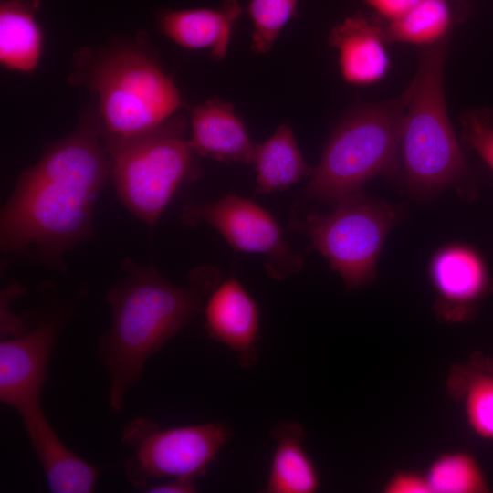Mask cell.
Here are the masks:
<instances>
[{
  "instance_id": "6da1fadb",
  "label": "cell",
  "mask_w": 493,
  "mask_h": 493,
  "mask_svg": "<svg viewBox=\"0 0 493 493\" xmlns=\"http://www.w3.org/2000/svg\"><path fill=\"white\" fill-rule=\"evenodd\" d=\"M110 169L92 126L48 148L1 210L2 253L64 269L65 252L94 236V207Z\"/></svg>"
},
{
  "instance_id": "7a4b0ae2",
  "label": "cell",
  "mask_w": 493,
  "mask_h": 493,
  "mask_svg": "<svg viewBox=\"0 0 493 493\" xmlns=\"http://www.w3.org/2000/svg\"><path fill=\"white\" fill-rule=\"evenodd\" d=\"M125 277L108 291L111 325L100 341L99 356L109 376V406L122 409L125 395L141 379L145 362L201 309L218 285L213 267L193 269L188 284L169 282L152 266L130 259Z\"/></svg>"
},
{
  "instance_id": "3957f363",
  "label": "cell",
  "mask_w": 493,
  "mask_h": 493,
  "mask_svg": "<svg viewBox=\"0 0 493 493\" xmlns=\"http://www.w3.org/2000/svg\"><path fill=\"white\" fill-rule=\"evenodd\" d=\"M448 42L446 37L421 53L403 123V178L408 193L419 199L448 187L462 193L471 174L446 107L443 71Z\"/></svg>"
},
{
  "instance_id": "277c9868",
  "label": "cell",
  "mask_w": 493,
  "mask_h": 493,
  "mask_svg": "<svg viewBox=\"0 0 493 493\" xmlns=\"http://www.w3.org/2000/svg\"><path fill=\"white\" fill-rule=\"evenodd\" d=\"M412 83L396 98L354 107L330 137L305 190L308 199L337 204L375 176L397 179Z\"/></svg>"
},
{
  "instance_id": "5b68a950",
  "label": "cell",
  "mask_w": 493,
  "mask_h": 493,
  "mask_svg": "<svg viewBox=\"0 0 493 493\" xmlns=\"http://www.w3.org/2000/svg\"><path fill=\"white\" fill-rule=\"evenodd\" d=\"M184 128V120L177 117L128 138H104L116 194L149 229L179 185L197 174Z\"/></svg>"
},
{
  "instance_id": "8992f818",
  "label": "cell",
  "mask_w": 493,
  "mask_h": 493,
  "mask_svg": "<svg viewBox=\"0 0 493 493\" xmlns=\"http://www.w3.org/2000/svg\"><path fill=\"white\" fill-rule=\"evenodd\" d=\"M326 215H296L291 226L307 235L312 248L329 262L349 288L376 276V263L387 235L404 216L401 205L368 197L362 191L339 201Z\"/></svg>"
},
{
  "instance_id": "52a82bcc",
  "label": "cell",
  "mask_w": 493,
  "mask_h": 493,
  "mask_svg": "<svg viewBox=\"0 0 493 493\" xmlns=\"http://www.w3.org/2000/svg\"><path fill=\"white\" fill-rule=\"evenodd\" d=\"M105 138H128L163 121L180 105L173 80L144 55L121 51L110 57L95 79Z\"/></svg>"
},
{
  "instance_id": "ba28073f",
  "label": "cell",
  "mask_w": 493,
  "mask_h": 493,
  "mask_svg": "<svg viewBox=\"0 0 493 493\" xmlns=\"http://www.w3.org/2000/svg\"><path fill=\"white\" fill-rule=\"evenodd\" d=\"M230 438V430L219 422L160 429L149 419H139L124 432L123 440L134 447L125 463L126 476L142 489L157 478L194 480L206 473Z\"/></svg>"
},
{
  "instance_id": "9c48e42d",
  "label": "cell",
  "mask_w": 493,
  "mask_h": 493,
  "mask_svg": "<svg viewBox=\"0 0 493 493\" xmlns=\"http://www.w3.org/2000/svg\"><path fill=\"white\" fill-rule=\"evenodd\" d=\"M181 222L187 226L207 224L239 252L264 256L267 275L277 280L303 268V257L293 251L270 213L248 198L233 194L215 202L185 204Z\"/></svg>"
},
{
  "instance_id": "30bf717a",
  "label": "cell",
  "mask_w": 493,
  "mask_h": 493,
  "mask_svg": "<svg viewBox=\"0 0 493 493\" xmlns=\"http://www.w3.org/2000/svg\"><path fill=\"white\" fill-rule=\"evenodd\" d=\"M64 318L56 315L26 333L0 342V401L20 415L41 406L50 354Z\"/></svg>"
},
{
  "instance_id": "8fae6325",
  "label": "cell",
  "mask_w": 493,
  "mask_h": 493,
  "mask_svg": "<svg viewBox=\"0 0 493 493\" xmlns=\"http://www.w3.org/2000/svg\"><path fill=\"white\" fill-rule=\"evenodd\" d=\"M203 311L208 335L235 351L241 366L255 365L260 339L259 310L255 299L235 275L214 288Z\"/></svg>"
},
{
  "instance_id": "7c38bea8",
  "label": "cell",
  "mask_w": 493,
  "mask_h": 493,
  "mask_svg": "<svg viewBox=\"0 0 493 493\" xmlns=\"http://www.w3.org/2000/svg\"><path fill=\"white\" fill-rule=\"evenodd\" d=\"M32 447L53 493H90L100 469L71 451L58 437L42 407L21 415Z\"/></svg>"
},
{
  "instance_id": "4fadbf2b",
  "label": "cell",
  "mask_w": 493,
  "mask_h": 493,
  "mask_svg": "<svg viewBox=\"0 0 493 493\" xmlns=\"http://www.w3.org/2000/svg\"><path fill=\"white\" fill-rule=\"evenodd\" d=\"M330 44L338 50L342 78L353 85H369L389 68L384 28L361 14L345 18L331 30Z\"/></svg>"
},
{
  "instance_id": "5bb4252c",
  "label": "cell",
  "mask_w": 493,
  "mask_h": 493,
  "mask_svg": "<svg viewBox=\"0 0 493 493\" xmlns=\"http://www.w3.org/2000/svg\"><path fill=\"white\" fill-rule=\"evenodd\" d=\"M191 124L188 142L194 153L226 163H251L255 145L232 104L210 99L193 109Z\"/></svg>"
},
{
  "instance_id": "9a60e30c",
  "label": "cell",
  "mask_w": 493,
  "mask_h": 493,
  "mask_svg": "<svg viewBox=\"0 0 493 493\" xmlns=\"http://www.w3.org/2000/svg\"><path fill=\"white\" fill-rule=\"evenodd\" d=\"M428 275L437 294L456 305L475 302L491 284L484 257L474 246L463 243L438 248L429 261Z\"/></svg>"
},
{
  "instance_id": "2e32d148",
  "label": "cell",
  "mask_w": 493,
  "mask_h": 493,
  "mask_svg": "<svg viewBox=\"0 0 493 493\" xmlns=\"http://www.w3.org/2000/svg\"><path fill=\"white\" fill-rule=\"evenodd\" d=\"M242 14L237 0H226L217 9L195 8L169 11L161 16L163 33L188 49L211 50L219 61L227 52L232 29Z\"/></svg>"
},
{
  "instance_id": "e0dca14e",
  "label": "cell",
  "mask_w": 493,
  "mask_h": 493,
  "mask_svg": "<svg viewBox=\"0 0 493 493\" xmlns=\"http://www.w3.org/2000/svg\"><path fill=\"white\" fill-rule=\"evenodd\" d=\"M276 447L269 476L263 490L266 493H313L320 487L317 467L306 451L303 426L283 421L271 430Z\"/></svg>"
},
{
  "instance_id": "ac0fdd59",
  "label": "cell",
  "mask_w": 493,
  "mask_h": 493,
  "mask_svg": "<svg viewBox=\"0 0 493 493\" xmlns=\"http://www.w3.org/2000/svg\"><path fill=\"white\" fill-rule=\"evenodd\" d=\"M251 163L257 173L256 192L261 194L288 189L313 172L289 123L280 125L266 142L255 145Z\"/></svg>"
},
{
  "instance_id": "d6986e66",
  "label": "cell",
  "mask_w": 493,
  "mask_h": 493,
  "mask_svg": "<svg viewBox=\"0 0 493 493\" xmlns=\"http://www.w3.org/2000/svg\"><path fill=\"white\" fill-rule=\"evenodd\" d=\"M37 0H8L0 7V60L14 70L32 71L39 59L42 37L34 13Z\"/></svg>"
},
{
  "instance_id": "ffe728a7",
  "label": "cell",
  "mask_w": 493,
  "mask_h": 493,
  "mask_svg": "<svg viewBox=\"0 0 493 493\" xmlns=\"http://www.w3.org/2000/svg\"><path fill=\"white\" fill-rule=\"evenodd\" d=\"M452 16L446 0H421L384 28L386 42L434 45L448 37Z\"/></svg>"
},
{
  "instance_id": "44dd1931",
  "label": "cell",
  "mask_w": 493,
  "mask_h": 493,
  "mask_svg": "<svg viewBox=\"0 0 493 493\" xmlns=\"http://www.w3.org/2000/svg\"><path fill=\"white\" fill-rule=\"evenodd\" d=\"M426 478L432 492L473 493L486 488L476 462L462 453L439 458L430 468Z\"/></svg>"
},
{
  "instance_id": "7402d4cb",
  "label": "cell",
  "mask_w": 493,
  "mask_h": 493,
  "mask_svg": "<svg viewBox=\"0 0 493 493\" xmlns=\"http://www.w3.org/2000/svg\"><path fill=\"white\" fill-rule=\"evenodd\" d=\"M298 0H250L246 8L253 24L251 47L267 53L295 13Z\"/></svg>"
},
{
  "instance_id": "603a6c76",
  "label": "cell",
  "mask_w": 493,
  "mask_h": 493,
  "mask_svg": "<svg viewBox=\"0 0 493 493\" xmlns=\"http://www.w3.org/2000/svg\"><path fill=\"white\" fill-rule=\"evenodd\" d=\"M461 141L493 172V111L472 109L461 118Z\"/></svg>"
},
{
  "instance_id": "cb8c5ba5",
  "label": "cell",
  "mask_w": 493,
  "mask_h": 493,
  "mask_svg": "<svg viewBox=\"0 0 493 493\" xmlns=\"http://www.w3.org/2000/svg\"><path fill=\"white\" fill-rule=\"evenodd\" d=\"M466 402L473 429L481 436L493 439V377L476 378L468 388Z\"/></svg>"
},
{
  "instance_id": "d4e9b609",
  "label": "cell",
  "mask_w": 493,
  "mask_h": 493,
  "mask_svg": "<svg viewBox=\"0 0 493 493\" xmlns=\"http://www.w3.org/2000/svg\"><path fill=\"white\" fill-rule=\"evenodd\" d=\"M386 489L391 493L432 492L427 478L414 474H401L394 477Z\"/></svg>"
},
{
  "instance_id": "484cf974",
  "label": "cell",
  "mask_w": 493,
  "mask_h": 493,
  "mask_svg": "<svg viewBox=\"0 0 493 493\" xmlns=\"http://www.w3.org/2000/svg\"><path fill=\"white\" fill-rule=\"evenodd\" d=\"M381 16L394 20L405 14L421 0H365Z\"/></svg>"
},
{
  "instance_id": "4316f807",
  "label": "cell",
  "mask_w": 493,
  "mask_h": 493,
  "mask_svg": "<svg viewBox=\"0 0 493 493\" xmlns=\"http://www.w3.org/2000/svg\"><path fill=\"white\" fill-rule=\"evenodd\" d=\"M150 493H193L196 492L194 480L170 479L163 483H154L144 488Z\"/></svg>"
}]
</instances>
